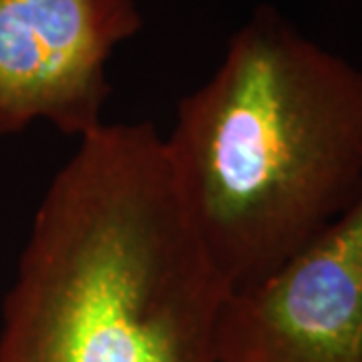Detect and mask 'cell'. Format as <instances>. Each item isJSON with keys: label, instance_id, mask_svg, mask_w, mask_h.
<instances>
[{"label": "cell", "instance_id": "cell-3", "mask_svg": "<svg viewBox=\"0 0 362 362\" xmlns=\"http://www.w3.org/2000/svg\"><path fill=\"white\" fill-rule=\"evenodd\" d=\"M141 28L137 0H0V137L37 121L77 139L105 125L109 59Z\"/></svg>", "mask_w": 362, "mask_h": 362}, {"label": "cell", "instance_id": "cell-2", "mask_svg": "<svg viewBox=\"0 0 362 362\" xmlns=\"http://www.w3.org/2000/svg\"><path fill=\"white\" fill-rule=\"evenodd\" d=\"M163 143L223 284H258L362 189V71L259 4Z\"/></svg>", "mask_w": 362, "mask_h": 362}, {"label": "cell", "instance_id": "cell-4", "mask_svg": "<svg viewBox=\"0 0 362 362\" xmlns=\"http://www.w3.org/2000/svg\"><path fill=\"white\" fill-rule=\"evenodd\" d=\"M218 362H362V189L308 246L230 292Z\"/></svg>", "mask_w": 362, "mask_h": 362}, {"label": "cell", "instance_id": "cell-1", "mask_svg": "<svg viewBox=\"0 0 362 362\" xmlns=\"http://www.w3.org/2000/svg\"><path fill=\"white\" fill-rule=\"evenodd\" d=\"M230 294L153 123L78 139L30 223L0 312V362H218Z\"/></svg>", "mask_w": 362, "mask_h": 362}]
</instances>
